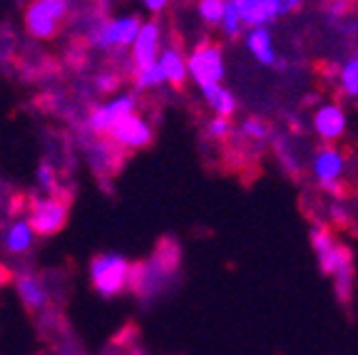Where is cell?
I'll list each match as a JSON object with an SVG mask.
<instances>
[{
  "label": "cell",
  "instance_id": "6da1fadb",
  "mask_svg": "<svg viewBox=\"0 0 358 355\" xmlns=\"http://www.w3.org/2000/svg\"><path fill=\"white\" fill-rule=\"evenodd\" d=\"M179 263H182V249L174 239L164 236L150 259L132 263L127 291L145 305L152 303L174 286Z\"/></svg>",
  "mask_w": 358,
  "mask_h": 355
},
{
  "label": "cell",
  "instance_id": "7a4b0ae2",
  "mask_svg": "<svg viewBox=\"0 0 358 355\" xmlns=\"http://www.w3.org/2000/svg\"><path fill=\"white\" fill-rule=\"evenodd\" d=\"M70 204H73V196H67V194L28 196L25 217H28L33 231L38 233V236H43V239H48V236H55L57 231H62V229L67 226Z\"/></svg>",
  "mask_w": 358,
  "mask_h": 355
},
{
  "label": "cell",
  "instance_id": "3957f363",
  "mask_svg": "<svg viewBox=\"0 0 358 355\" xmlns=\"http://www.w3.org/2000/svg\"><path fill=\"white\" fill-rule=\"evenodd\" d=\"M311 172L321 191H326V194H331V196H338V199H343V196L348 194L346 154L336 145H324L313 152Z\"/></svg>",
  "mask_w": 358,
  "mask_h": 355
},
{
  "label": "cell",
  "instance_id": "277c9868",
  "mask_svg": "<svg viewBox=\"0 0 358 355\" xmlns=\"http://www.w3.org/2000/svg\"><path fill=\"white\" fill-rule=\"evenodd\" d=\"M70 13V0H33L25 6V30L35 40H52L60 35L62 22Z\"/></svg>",
  "mask_w": 358,
  "mask_h": 355
},
{
  "label": "cell",
  "instance_id": "5b68a950",
  "mask_svg": "<svg viewBox=\"0 0 358 355\" xmlns=\"http://www.w3.org/2000/svg\"><path fill=\"white\" fill-rule=\"evenodd\" d=\"M129 268L132 263L120 254H97L90 261V281L92 289L102 296V298H112L127 291L129 286Z\"/></svg>",
  "mask_w": 358,
  "mask_h": 355
},
{
  "label": "cell",
  "instance_id": "8992f818",
  "mask_svg": "<svg viewBox=\"0 0 358 355\" xmlns=\"http://www.w3.org/2000/svg\"><path fill=\"white\" fill-rule=\"evenodd\" d=\"M187 65H189V78L196 82L199 92L207 87H214V85H222L224 80L222 45L204 38L199 45H194V50L187 57Z\"/></svg>",
  "mask_w": 358,
  "mask_h": 355
},
{
  "label": "cell",
  "instance_id": "52a82bcc",
  "mask_svg": "<svg viewBox=\"0 0 358 355\" xmlns=\"http://www.w3.org/2000/svg\"><path fill=\"white\" fill-rule=\"evenodd\" d=\"M107 137L115 139L122 150L140 152V150L152 147V142H155V129H152V124L147 122L140 112H132V115L122 117V119L107 132Z\"/></svg>",
  "mask_w": 358,
  "mask_h": 355
},
{
  "label": "cell",
  "instance_id": "ba28073f",
  "mask_svg": "<svg viewBox=\"0 0 358 355\" xmlns=\"http://www.w3.org/2000/svg\"><path fill=\"white\" fill-rule=\"evenodd\" d=\"M137 102L140 100H137V94L134 92L120 94V97H115V100L105 102V105L95 107V110H90L87 119H85V127L95 134H107L120 119H122V117L137 112Z\"/></svg>",
  "mask_w": 358,
  "mask_h": 355
},
{
  "label": "cell",
  "instance_id": "9c48e42d",
  "mask_svg": "<svg viewBox=\"0 0 358 355\" xmlns=\"http://www.w3.org/2000/svg\"><path fill=\"white\" fill-rule=\"evenodd\" d=\"M159 40H162V25L159 17H152L142 25L140 35L132 45V57H129V73L142 70V67L157 65V50H159Z\"/></svg>",
  "mask_w": 358,
  "mask_h": 355
},
{
  "label": "cell",
  "instance_id": "30bf717a",
  "mask_svg": "<svg viewBox=\"0 0 358 355\" xmlns=\"http://www.w3.org/2000/svg\"><path fill=\"white\" fill-rule=\"evenodd\" d=\"M177 38L174 35L169 38V45L162 50V55H159V67H162L164 80H167L169 87L182 92L187 87V80H189V65H187V55Z\"/></svg>",
  "mask_w": 358,
  "mask_h": 355
},
{
  "label": "cell",
  "instance_id": "8fae6325",
  "mask_svg": "<svg viewBox=\"0 0 358 355\" xmlns=\"http://www.w3.org/2000/svg\"><path fill=\"white\" fill-rule=\"evenodd\" d=\"M313 132L324 139L326 145H334L346 132V110L338 102H326L311 117Z\"/></svg>",
  "mask_w": 358,
  "mask_h": 355
},
{
  "label": "cell",
  "instance_id": "7c38bea8",
  "mask_svg": "<svg viewBox=\"0 0 358 355\" xmlns=\"http://www.w3.org/2000/svg\"><path fill=\"white\" fill-rule=\"evenodd\" d=\"M311 246H313V254H316V261H319L321 273H324V276H331L343 244L336 239L331 229H326L324 224H316V226L311 229Z\"/></svg>",
  "mask_w": 358,
  "mask_h": 355
},
{
  "label": "cell",
  "instance_id": "4fadbf2b",
  "mask_svg": "<svg viewBox=\"0 0 358 355\" xmlns=\"http://www.w3.org/2000/svg\"><path fill=\"white\" fill-rule=\"evenodd\" d=\"M15 286H17V296H20L22 305H25L30 313L48 311L50 291H48V286H45V281L38 273H28V271L15 273Z\"/></svg>",
  "mask_w": 358,
  "mask_h": 355
},
{
  "label": "cell",
  "instance_id": "5bb4252c",
  "mask_svg": "<svg viewBox=\"0 0 358 355\" xmlns=\"http://www.w3.org/2000/svg\"><path fill=\"white\" fill-rule=\"evenodd\" d=\"M334 278V294L336 298L341 300L343 305H348L353 296V281H356V268H353V254L348 246H343L341 254H338V261H336V268L331 273Z\"/></svg>",
  "mask_w": 358,
  "mask_h": 355
},
{
  "label": "cell",
  "instance_id": "9a60e30c",
  "mask_svg": "<svg viewBox=\"0 0 358 355\" xmlns=\"http://www.w3.org/2000/svg\"><path fill=\"white\" fill-rule=\"evenodd\" d=\"M33 226H30L28 219H13L6 226V231L0 233L3 239V249L10 256H22L33 249Z\"/></svg>",
  "mask_w": 358,
  "mask_h": 355
},
{
  "label": "cell",
  "instance_id": "2e32d148",
  "mask_svg": "<svg viewBox=\"0 0 358 355\" xmlns=\"http://www.w3.org/2000/svg\"><path fill=\"white\" fill-rule=\"evenodd\" d=\"M246 48L252 52V57L264 67H274L279 55L274 50V43H271V30L268 25H259L246 33Z\"/></svg>",
  "mask_w": 358,
  "mask_h": 355
},
{
  "label": "cell",
  "instance_id": "e0dca14e",
  "mask_svg": "<svg viewBox=\"0 0 358 355\" xmlns=\"http://www.w3.org/2000/svg\"><path fill=\"white\" fill-rule=\"evenodd\" d=\"M201 97H204V102L209 105V110L214 112V117H227V119H231V117L236 115V110H239V102H236L234 92L227 89L224 85H214V87L201 89Z\"/></svg>",
  "mask_w": 358,
  "mask_h": 355
},
{
  "label": "cell",
  "instance_id": "ac0fdd59",
  "mask_svg": "<svg viewBox=\"0 0 358 355\" xmlns=\"http://www.w3.org/2000/svg\"><path fill=\"white\" fill-rule=\"evenodd\" d=\"M271 147H274L276 157H279V164L291 179H301V161H299V152L296 145H294V139L289 134H274L271 139Z\"/></svg>",
  "mask_w": 358,
  "mask_h": 355
},
{
  "label": "cell",
  "instance_id": "d6986e66",
  "mask_svg": "<svg viewBox=\"0 0 358 355\" xmlns=\"http://www.w3.org/2000/svg\"><path fill=\"white\" fill-rule=\"evenodd\" d=\"M229 3L236 8V13L241 15V20H244V25L249 30L259 28V25H266V20H264V3L262 0H229Z\"/></svg>",
  "mask_w": 358,
  "mask_h": 355
},
{
  "label": "cell",
  "instance_id": "ffe728a7",
  "mask_svg": "<svg viewBox=\"0 0 358 355\" xmlns=\"http://www.w3.org/2000/svg\"><path fill=\"white\" fill-rule=\"evenodd\" d=\"M227 6H229V0H199L196 3V13H199L201 22L207 28H222Z\"/></svg>",
  "mask_w": 358,
  "mask_h": 355
},
{
  "label": "cell",
  "instance_id": "44dd1931",
  "mask_svg": "<svg viewBox=\"0 0 358 355\" xmlns=\"http://www.w3.org/2000/svg\"><path fill=\"white\" fill-rule=\"evenodd\" d=\"M129 78H132L134 82V89H140V92H145V89H157L162 87L167 80H164V73L159 65H150V67H142V70H132L129 73Z\"/></svg>",
  "mask_w": 358,
  "mask_h": 355
},
{
  "label": "cell",
  "instance_id": "7402d4cb",
  "mask_svg": "<svg viewBox=\"0 0 358 355\" xmlns=\"http://www.w3.org/2000/svg\"><path fill=\"white\" fill-rule=\"evenodd\" d=\"M234 129L236 127L227 117H212L207 122V127H204V137L217 142V145H229L231 137H234Z\"/></svg>",
  "mask_w": 358,
  "mask_h": 355
},
{
  "label": "cell",
  "instance_id": "603a6c76",
  "mask_svg": "<svg viewBox=\"0 0 358 355\" xmlns=\"http://www.w3.org/2000/svg\"><path fill=\"white\" fill-rule=\"evenodd\" d=\"M338 82H341V92L346 94V97H358V57H351V60L341 67Z\"/></svg>",
  "mask_w": 358,
  "mask_h": 355
},
{
  "label": "cell",
  "instance_id": "cb8c5ba5",
  "mask_svg": "<svg viewBox=\"0 0 358 355\" xmlns=\"http://www.w3.org/2000/svg\"><path fill=\"white\" fill-rule=\"evenodd\" d=\"M244 28L246 25H244V20H241V15L229 3V6H227V13H224V20H222V33L229 40H239L241 35H244Z\"/></svg>",
  "mask_w": 358,
  "mask_h": 355
},
{
  "label": "cell",
  "instance_id": "d4e9b609",
  "mask_svg": "<svg viewBox=\"0 0 358 355\" xmlns=\"http://www.w3.org/2000/svg\"><path fill=\"white\" fill-rule=\"evenodd\" d=\"M262 3H264V20H266V25L284 17L281 15V0H262Z\"/></svg>",
  "mask_w": 358,
  "mask_h": 355
},
{
  "label": "cell",
  "instance_id": "484cf974",
  "mask_svg": "<svg viewBox=\"0 0 358 355\" xmlns=\"http://www.w3.org/2000/svg\"><path fill=\"white\" fill-rule=\"evenodd\" d=\"M142 6L147 8V10L152 13L155 17H159L164 10H167V6H169V0H142Z\"/></svg>",
  "mask_w": 358,
  "mask_h": 355
},
{
  "label": "cell",
  "instance_id": "4316f807",
  "mask_svg": "<svg viewBox=\"0 0 358 355\" xmlns=\"http://www.w3.org/2000/svg\"><path fill=\"white\" fill-rule=\"evenodd\" d=\"M303 6V0H281V15H291V13H299Z\"/></svg>",
  "mask_w": 358,
  "mask_h": 355
},
{
  "label": "cell",
  "instance_id": "83f0119b",
  "mask_svg": "<svg viewBox=\"0 0 358 355\" xmlns=\"http://www.w3.org/2000/svg\"><path fill=\"white\" fill-rule=\"evenodd\" d=\"M274 70H276V73H281V75H286L291 70V62L286 60V57H279V60H276V65H274Z\"/></svg>",
  "mask_w": 358,
  "mask_h": 355
},
{
  "label": "cell",
  "instance_id": "f1b7e54d",
  "mask_svg": "<svg viewBox=\"0 0 358 355\" xmlns=\"http://www.w3.org/2000/svg\"><path fill=\"white\" fill-rule=\"evenodd\" d=\"M10 278H13V273L8 271V268L3 266V263H0V289H3L6 283H10Z\"/></svg>",
  "mask_w": 358,
  "mask_h": 355
},
{
  "label": "cell",
  "instance_id": "f546056e",
  "mask_svg": "<svg viewBox=\"0 0 358 355\" xmlns=\"http://www.w3.org/2000/svg\"><path fill=\"white\" fill-rule=\"evenodd\" d=\"M353 57H358V43H356V48H353Z\"/></svg>",
  "mask_w": 358,
  "mask_h": 355
},
{
  "label": "cell",
  "instance_id": "4dcf8cb0",
  "mask_svg": "<svg viewBox=\"0 0 358 355\" xmlns=\"http://www.w3.org/2000/svg\"><path fill=\"white\" fill-rule=\"evenodd\" d=\"M356 179H358V169H356Z\"/></svg>",
  "mask_w": 358,
  "mask_h": 355
}]
</instances>
